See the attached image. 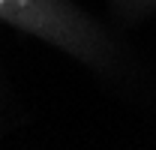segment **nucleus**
<instances>
[{"label": "nucleus", "mask_w": 156, "mask_h": 150, "mask_svg": "<svg viewBox=\"0 0 156 150\" xmlns=\"http://www.w3.org/2000/svg\"><path fill=\"white\" fill-rule=\"evenodd\" d=\"M0 3H3V0H0Z\"/></svg>", "instance_id": "nucleus-1"}]
</instances>
